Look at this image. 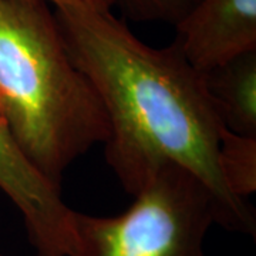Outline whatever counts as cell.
<instances>
[{
    "label": "cell",
    "mask_w": 256,
    "mask_h": 256,
    "mask_svg": "<svg viewBox=\"0 0 256 256\" xmlns=\"http://www.w3.org/2000/svg\"><path fill=\"white\" fill-rule=\"evenodd\" d=\"M0 256H6V255H4V254H2V252H0Z\"/></svg>",
    "instance_id": "obj_10"
},
{
    "label": "cell",
    "mask_w": 256,
    "mask_h": 256,
    "mask_svg": "<svg viewBox=\"0 0 256 256\" xmlns=\"http://www.w3.org/2000/svg\"><path fill=\"white\" fill-rule=\"evenodd\" d=\"M53 8L60 6H86L97 10H111L116 3L114 0H44Z\"/></svg>",
    "instance_id": "obj_9"
},
{
    "label": "cell",
    "mask_w": 256,
    "mask_h": 256,
    "mask_svg": "<svg viewBox=\"0 0 256 256\" xmlns=\"http://www.w3.org/2000/svg\"><path fill=\"white\" fill-rule=\"evenodd\" d=\"M220 208L200 178L178 165L160 168L124 212H73L70 256H205Z\"/></svg>",
    "instance_id": "obj_3"
},
{
    "label": "cell",
    "mask_w": 256,
    "mask_h": 256,
    "mask_svg": "<svg viewBox=\"0 0 256 256\" xmlns=\"http://www.w3.org/2000/svg\"><path fill=\"white\" fill-rule=\"evenodd\" d=\"M196 0H114L128 18L141 23L176 24Z\"/></svg>",
    "instance_id": "obj_8"
},
{
    "label": "cell",
    "mask_w": 256,
    "mask_h": 256,
    "mask_svg": "<svg viewBox=\"0 0 256 256\" xmlns=\"http://www.w3.org/2000/svg\"><path fill=\"white\" fill-rule=\"evenodd\" d=\"M0 117L57 185L77 158L110 136L100 96L73 62L44 0H0Z\"/></svg>",
    "instance_id": "obj_2"
},
{
    "label": "cell",
    "mask_w": 256,
    "mask_h": 256,
    "mask_svg": "<svg viewBox=\"0 0 256 256\" xmlns=\"http://www.w3.org/2000/svg\"><path fill=\"white\" fill-rule=\"evenodd\" d=\"M0 190L22 214L36 256H70L73 212L52 182L28 158L0 117Z\"/></svg>",
    "instance_id": "obj_4"
},
{
    "label": "cell",
    "mask_w": 256,
    "mask_h": 256,
    "mask_svg": "<svg viewBox=\"0 0 256 256\" xmlns=\"http://www.w3.org/2000/svg\"><path fill=\"white\" fill-rule=\"evenodd\" d=\"M204 80L224 127L256 137V52L210 70Z\"/></svg>",
    "instance_id": "obj_6"
},
{
    "label": "cell",
    "mask_w": 256,
    "mask_h": 256,
    "mask_svg": "<svg viewBox=\"0 0 256 256\" xmlns=\"http://www.w3.org/2000/svg\"><path fill=\"white\" fill-rule=\"evenodd\" d=\"M220 165L229 191L248 201L256 191V137L225 130L220 146Z\"/></svg>",
    "instance_id": "obj_7"
},
{
    "label": "cell",
    "mask_w": 256,
    "mask_h": 256,
    "mask_svg": "<svg viewBox=\"0 0 256 256\" xmlns=\"http://www.w3.org/2000/svg\"><path fill=\"white\" fill-rule=\"evenodd\" d=\"M175 28L186 62L208 73L256 52V0H196Z\"/></svg>",
    "instance_id": "obj_5"
},
{
    "label": "cell",
    "mask_w": 256,
    "mask_h": 256,
    "mask_svg": "<svg viewBox=\"0 0 256 256\" xmlns=\"http://www.w3.org/2000/svg\"><path fill=\"white\" fill-rule=\"evenodd\" d=\"M54 14L73 62L102 101L110 122L106 161L124 191L134 196L160 168L178 165L212 192L220 226L255 236V210L229 191L220 171L226 128L204 74L175 43L148 46L111 10L60 6Z\"/></svg>",
    "instance_id": "obj_1"
}]
</instances>
